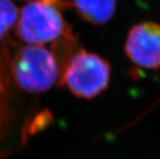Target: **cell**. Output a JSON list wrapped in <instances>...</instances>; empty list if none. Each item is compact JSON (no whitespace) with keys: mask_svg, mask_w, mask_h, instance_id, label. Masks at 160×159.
Segmentation results:
<instances>
[{"mask_svg":"<svg viewBox=\"0 0 160 159\" xmlns=\"http://www.w3.org/2000/svg\"><path fill=\"white\" fill-rule=\"evenodd\" d=\"M63 2L26 0L16 26L17 36L32 45H42L62 38L73 40L71 30L61 12Z\"/></svg>","mask_w":160,"mask_h":159,"instance_id":"cell-1","label":"cell"},{"mask_svg":"<svg viewBox=\"0 0 160 159\" xmlns=\"http://www.w3.org/2000/svg\"><path fill=\"white\" fill-rule=\"evenodd\" d=\"M11 73L18 86L33 93L49 90L61 76L56 55L42 45L24 46L16 52Z\"/></svg>","mask_w":160,"mask_h":159,"instance_id":"cell-2","label":"cell"},{"mask_svg":"<svg viewBox=\"0 0 160 159\" xmlns=\"http://www.w3.org/2000/svg\"><path fill=\"white\" fill-rule=\"evenodd\" d=\"M110 74L107 60L95 53L80 50L65 63L60 83L79 98L91 99L108 88Z\"/></svg>","mask_w":160,"mask_h":159,"instance_id":"cell-3","label":"cell"},{"mask_svg":"<svg viewBox=\"0 0 160 159\" xmlns=\"http://www.w3.org/2000/svg\"><path fill=\"white\" fill-rule=\"evenodd\" d=\"M125 51L134 64L145 69L160 67V24L142 22L129 30Z\"/></svg>","mask_w":160,"mask_h":159,"instance_id":"cell-4","label":"cell"},{"mask_svg":"<svg viewBox=\"0 0 160 159\" xmlns=\"http://www.w3.org/2000/svg\"><path fill=\"white\" fill-rule=\"evenodd\" d=\"M117 0H73L78 14L92 24H104L114 16Z\"/></svg>","mask_w":160,"mask_h":159,"instance_id":"cell-5","label":"cell"},{"mask_svg":"<svg viewBox=\"0 0 160 159\" xmlns=\"http://www.w3.org/2000/svg\"><path fill=\"white\" fill-rule=\"evenodd\" d=\"M18 19V9L12 0H0V42Z\"/></svg>","mask_w":160,"mask_h":159,"instance_id":"cell-6","label":"cell"}]
</instances>
